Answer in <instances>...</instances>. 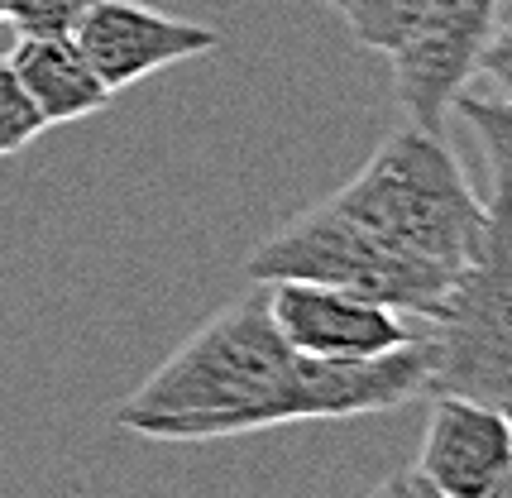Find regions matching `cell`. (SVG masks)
Segmentation results:
<instances>
[{"label": "cell", "instance_id": "cell-1", "mask_svg": "<svg viewBox=\"0 0 512 498\" xmlns=\"http://www.w3.org/2000/svg\"><path fill=\"white\" fill-rule=\"evenodd\" d=\"M431 340L364 360L302 355L268 312V288L254 283L197 326L144 384L115 408V422L149 441H225L288 422L374 417L426 398Z\"/></svg>", "mask_w": 512, "mask_h": 498}, {"label": "cell", "instance_id": "cell-2", "mask_svg": "<svg viewBox=\"0 0 512 498\" xmlns=\"http://www.w3.org/2000/svg\"><path fill=\"white\" fill-rule=\"evenodd\" d=\"M331 202L446 283L479 254L489 221V202L469 187L446 139L412 120L383 139L379 154Z\"/></svg>", "mask_w": 512, "mask_h": 498}, {"label": "cell", "instance_id": "cell-3", "mask_svg": "<svg viewBox=\"0 0 512 498\" xmlns=\"http://www.w3.org/2000/svg\"><path fill=\"white\" fill-rule=\"evenodd\" d=\"M431 388L512 408V192L489 197L484 245L426 317Z\"/></svg>", "mask_w": 512, "mask_h": 498}, {"label": "cell", "instance_id": "cell-4", "mask_svg": "<svg viewBox=\"0 0 512 498\" xmlns=\"http://www.w3.org/2000/svg\"><path fill=\"white\" fill-rule=\"evenodd\" d=\"M249 278L254 283H278V278H302V283H331L345 293L388 302L412 317H431L436 302L446 297V278L412 264L407 254L383 245L369 226L345 216L335 202H321L302 211L297 221L273 230L264 245L249 254Z\"/></svg>", "mask_w": 512, "mask_h": 498}, {"label": "cell", "instance_id": "cell-5", "mask_svg": "<svg viewBox=\"0 0 512 498\" xmlns=\"http://www.w3.org/2000/svg\"><path fill=\"white\" fill-rule=\"evenodd\" d=\"M498 0H431L426 15L402 39L393 58V87L412 125L446 135V115L469 77H479V53L489 44Z\"/></svg>", "mask_w": 512, "mask_h": 498}, {"label": "cell", "instance_id": "cell-6", "mask_svg": "<svg viewBox=\"0 0 512 498\" xmlns=\"http://www.w3.org/2000/svg\"><path fill=\"white\" fill-rule=\"evenodd\" d=\"M264 288H268V312L278 321V331L302 355L364 360V355H388V350L412 345L422 336L398 307L345 293V288H331V283L278 278V283H264Z\"/></svg>", "mask_w": 512, "mask_h": 498}, {"label": "cell", "instance_id": "cell-7", "mask_svg": "<svg viewBox=\"0 0 512 498\" xmlns=\"http://www.w3.org/2000/svg\"><path fill=\"white\" fill-rule=\"evenodd\" d=\"M72 39L87 53L91 72L111 91H120L134 87L139 77L173 68V63L216 53L221 48V29L154 10L144 0H96Z\"/></svg>", "mask_w": 512, "mask_h": 498}, {"label": "cell", "instance_id": "cell-8", "mask_svg": "<svg viewBox=\"0 0 512 498\" xmlns=\"http://www.w3.org/2000/svg\"><path fill=\"white\" fill-rule=\"evenodd\" d=\"M436 498H508L512 417L508 408L436 393L422 455L412 465Z\"/></svg>", "mask_w": 512, "mask_h": 498}, {"label": "cell", "instance_id": "cell-9", "mask_svg": "<svg viewBox=\"0 0 512 498\" xmlns=\"http://www.w3.org/2000/svg\"><path fill=\"white\" fill-rule=\"evenodd\" d=\"M10 68L20 77V87L29 91L34 111L44 115V125H72L87 120L111 101V87L91 72L87 53L77 48V39H29L20 34V44L10 53Z\"/></svg>", "mask_w": 512, "mask_h": 498}, {"label": "cell", "instance_id": "cell-10", "mask_svg": "<svg viewBox=\"0 0 512 498\" xmlns=\"http://www.w3.org/2000/svg\"><path fill=\"white\" fill-rule=\"evenodd\" d=\"M455 111L469 120L474 139L484 144V159H489V197H508L512 192V101H484V96H455Z\"/></svg>", "mask_w": 512, "mask_h": 498}, {"label": "cell", "instance_id": "cell-11", "mask_svg": "<svg viewBox=\"0 0 512 498\" xmlns=\"http://www.w3.org/2000/svg\"><path fill=\"white\" fill-rule=\"evenodd\" d=\"M431 0H350L340 15L350 20L355 39L374 53H393L407 39V29L426 15Z\"/></svg>", "mask_w": 512, "mask_h": 498}, {"label": "cell", "instance_id": "cell-12", "mask_svg": "<svg viewBox=\"0 0 512 498\" xmlns=\"http://www.w3.org/2000/svg\"><path fill=\"white\" fill-rule=\"evenodd\" d=\"M96 0H5V20L29 39H67L91 15Z\"/></svg>", "mask_w": 512, "mask_h": 498}, {"label": "cell", "instance_id": "cell-13", "mask_svg": "<svg viewBox=\"0 0 512 498\" xmlns=\"http://www.w3.org/2000/svg\"><path fill=\"white\" fill-rule=\"evenodd\" d=\"M44 130H48L44 115L34 111V101H29V91L20 87L10 58H0V159L20 154L24 144H34Z\"/></svg>", "mask_w": 512, "mask_h": 498}, {"label": "cell", "instance_id": "cell-14", "mask_svg": "<svg viewBox=\"0 0 512 498\" xmlns=\"http://www.w3.org/2000/svg\"><path fill=\"white\" fill-rule=\"evenodd\" d=\"M479 77H489L493 87H498V96L512 101V20L503 24V29L493 24L489 44L479 53Z\"/></svg>", "mask_w": 512, "mask_h": 498}, {"label": "cell", "instance_id": "cell-15", "mask_svg": "<svg viewBox=\"0 0 512 498\" xmlns=\"http://www.w3.org/2000/svg\"><path fill=\"white\" fill-rule=\"evenodd\" d=\"M326 5H331V10H345V5H350V0H326Z\"/></svg>", "mask_w": 512, "mask_h": 498}, {"label": "cell", "instance_id": "cell-16", "mask_svg": "<svg viewBox=\"0 0 512 498\" xmlns=\"http://www.w3.org/2000/svg\"><path fill=\"white\" fill-rule=\"evenodd\" d=\"M508 417H512V408H508ZM508 498H512V479H508Z\"/></svg>", "mask_w": 512, "mask_h": 498}, {"label": "cell", "instance_id": "cell-17", "mask_svg": "<svg viewBox=\"0 0 512 498\" xmlns=\"http://www.w3.org/2000/svg\"><path fill=\"white\" fill-rule=\"evenodd\" d=\"M0 20H5V0H0Z\"/></svg>", "mask_w": 512, "mask_h": 498}]
</instances>
